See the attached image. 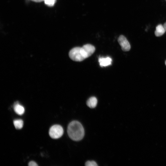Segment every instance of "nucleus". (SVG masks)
Listing matches in <instances>:
<instances>
[{
	"mask_svg": "<svg viewBox=\"0 0 166 166\" xmlns=\"http://www.w3.org/2000/svg\"><path fill=\"white\" fill-rule=\"evenodd\" d=\"M95 47L90 44H86L82 47L72 48L69 52V57L76 61H81L90 56L95 52Z\"/></svg>",
	"mask_w": 166,
	"mask_h": 166,
	"instance_id": "nucleus-1",
	"label": "nucleus"
},
{
	"mask_svg": "<svg viewBox=\"0 0 166 166\" xmlns=\"http://www.w3.org/2000/svg\"><path fill=\"white\" fill-rule=\"evenodd\" d=\"M67 133L69 137L74 141L81 140L84 135V130L83 126L79 122L74 121L69 124Z\"/></svg>",
	"mask_w": 166,
	"mask_h": 166,
	"instance_id": "nucleus-2",
	"label": "nucleus"
},
{
	"mask_svg": "<svg viewBox=\"0 0 166 166\" xmlns=\"http://www.w3.org/2000/svg\"><path fill=\"white\" fill-rule=\"evenodd\" d=\"M64 130L61 126L58 124L54 125L49 129V134L52 138L57 139L61 137L63 135Z\"/></svg>",
	"mask_w": 166,
	"mask_h": 166,
	"instance_id": "nucleus-3",
	"label": "nucleus"
},
{
	"mask_svg": "<svg viewBox=\"0 0 166 166\" xmlns=\"http://www.w3.org/2000/svg\"><path fill=\"white\" fill-rule=\"evenodd\" d=\"M118 41L123 51H128L130 50L131 46L130 43L124 35H120L118 38Z\"/></svg>",
	"mask_w": 166,
	"mask_h": 166,
	"instance_id": "nucleus-4",
	"label": "nucleus"
},
{
	"mask_svg": "<svg viewBox=\"0 0 166 166\" xmlns=\"http://www.w3.org/2000/svg\"><path fill=\"white\" fill-rule=\"evenodd\" d=\"M98 61L101 67H105L111 64L112 59L109 57H101L99 58Z\"/></svg>",
	"mask_w": 166,
	"mask_h": 166,
	"instance_id": "nucleus-5",
	"label": "nucleus"
},
{
	"mask_svg": "<svg viewBox=\"0 0 166 166\" xmlns=\"http://www.w3.org/2000/svg\"><path fill=\"white\" fill-rule=\"evenodd\" d=\"M165 32L163 25L160 24H159L156 27L155 34L156 37H160L163 35Z\"/></svg>",
	"mask_w": 166,
	"mask_h": 166,
	"instance_id": "nucleus-6",
	"label": "nucleus"
},
{
	"mask_svg": "<svg viewBox=\"0 0 166 166\" xmlns=\"http://www.w3.org/2000/svg\"><path fill=\"white\" fill-rule=\"evenodd\" d=\"M97 103V98L95 97H92L88 100L86 104L89 108H93L96 107Z\"/></svg>",
	"mask_w": 166,
	"mask_h": 166,
	"instance_id": "nucleus-7",
	"label": "nucleus"
},
{
	"mask_svg": "<svg viewBox=\"0 0 166 166\" xmlns=\"http://www.w3.org/2000/svg\"><path fill=\"white\" fill-rule=\"evenodd\" d=\"M14 110L15 112L19 115H22L24 113L25 109L24 107L17 103L14 106Z\"/></svg>",
	"mask_w": 166,
	"mask_h": 166,
	"instance_id": "nucleus-8",
	"label": "nucleus"
},
{
	"mask_svg": "<svg viewBox=\"0 0 166 166\" xmlns=\"http://www.w3.org/2000/svg\"><path fill=\"white\" fill-rule=\"evenodd\" d=\"M14 124L17 129H21L23 126V122L21 119H17L14 121Z\"/></svg>",
	"mask_w": 166,
	"mask_h": 166,
	"instance_id": "nucleus-9",
	"label": "nucleus"
},
{
	"mask_svg": "<svg viewBox=\"0 0 166 166\" xmlns=\"http://www.w3.org/2000/svg\"><path fill=\"white\" fill-rule=\"evenodd\" d=\"M56 0H44L45 4L49 6H54Z\"/></svg>",
	"mask_w": 166,
	"mask_h": 166,
	"instance_id": "nucleus-10",
	"label": "nucleus"
},
{
	"mask_svg": "<svg viewBox=\"0 0 166 166\" xmlns=\"http://www.w3.org/2000/svg\"><path fill=\"white\" fill-rule=\"evenodd\" d=\"M85 165L86 166H97L98 165L97 163L94 161H88L86 162Z\"/></svg>",
	"mask_w": 166,
	"mask_h": 166,
	"instance_id": "nucleus-11",
	"label": "nucleus"
},
{
	"mask_svg": "<svg viewBox=\"0 0 166 166\" xmlns=\"http://www.w3.org/2000/svg\"><path fill=\"white\" fill-rule=\"evenodd\" d=\"M28 165L29 166H38L37 163L34 161H31L29 162Z\"/></svg>",
	"mask_w": 166,
	"mask_h": 166,
	"instance_id": "nucleus-12",
	"label": "nucleus"
},
{
	"mask_svg": "<svg viewBox=\"0 0 166 166\" xmlns=\"http://www.w3.org/2000/svg\"><path fill=\"white\" fill-rule=\"evenodd\" d=\"M33 2H39L44 1V0H31Z\"/></svg>",
	"mask_w": 166,
	"mask_h": 166,
	"instance_id": "nucleus-13",
	"label": "nucleus"
},
{
	"mask_svg": "<svg viewBox=\"0 0 166 166\" xmlns=\"http://www.w3.org/2000/svg\"><path fill=\"white\" fill-rule=\"evenodd\" d=\"M163 26L166 32V22L164 24Z\"/></svg>",
	"mask_w": 166,
	"mask_h": 166,
	"instance_id": "nucleus-14",
	"label": "nucleus"
},
{
	"mask_svg": "<svg viewBox=\"0 0 166 166\" xmlns=\"http://www.w3.org/2000/svg\"><path fill=\"white\" fill-rule=\"evenodd\" d=\"M165 65H166V61H165Z\"/></svg>",
	"mask_w": 166,
	"mask_h": 166,
	"instance_id": "nucleus-15",
	"label": "nucleus"
},
{
	"mask_svg": "<svg viewBox=\"0 0 166 166\" xmlns=\"http://www.w3.org/2000/svg\"></svg>",
	"mask_w": 166,
	"mask_h": 166,
	"instance_id": "nucleus-16",
	"label": "nucleus"
}]
</instances>
